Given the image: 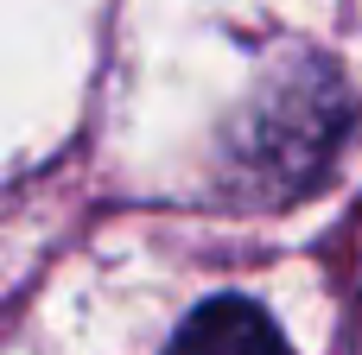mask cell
<instances>
[{
  "mask_svg": "<svg viewBox=\"0 0 362 355\" xmlns=\"http://www.w3.org/2000/svg\"><path fill=\"white\" fill-rule=\"evenodd\" d=\"M165 355H293L280 324L255 299H210L185 318Z\"/></svg>",
  "mask_w": 362,
  "mask_h": 355,
  "instance_id": "1",
  "label": "cell"
}]
</instances>
